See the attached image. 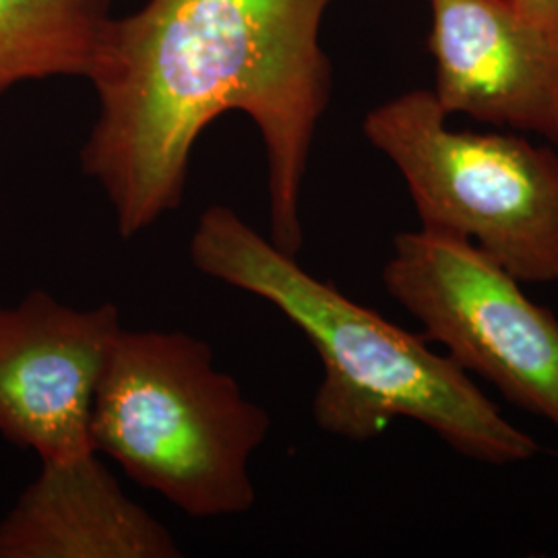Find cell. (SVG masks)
Listing matches in <instances>:
<instances>
[{
	"label": "cell",
	"mask_w": 558,
	"mask_h": 558,
	"mask_svg": "<svg viewBox=\"0 0 558 558\" xmlns=\"http://www.w3.org/2000/svg\"><path fill=\"white\" fill-rule=\"evenodd\" d=\"M521 13L558 29V0H511Z\"/></svg>",
	"instance_id": "obj_10"
},
{
	"label": "cell",
	"mask_w": 558,
	"mask_h": 558,
	"mask_svg": "<svg viewBox=\"0 0 558 558\" xmlns=\"http://www.w3.org/2000/svg\"><path fill=\"white\" fill-rule=\"evenodd\" d=\"M112 0H0V96L21 83L89 80Z\"/></svg>",
	"instance_id": "obj_9"
},
{
	"label": "cell",
	"mask_w": 558,
	"mask_h": 558,
	"mask_svg": "<svg viewBox=\"0 0 558 558\" xmlns=\"http://www.w3.org/2000/svg\"><path fill=\"white\" fill-rule=\"evenodd\" d=\"M269 428L267 410L216 366L203 339L124 327L104 366L89 424L98 456L195 519L253 509L251 459Z\"/></svg>",
	"instance_id": "obj_3"
},
{
	"label": "cell",
	"mask_w": 558,
	"mask_h": 558,
	"mask_svg": "<svg viewBox=\"0 0 558 558\" xmlns=\"http://www.w3.org/2000/svg\"><path fill=\"white\" fill-rule=\"evenodd\" d=\"M120 331L110 302L80 311L32 290L0 306V437L40 461L96 451L92 408Z\"/></svg>",
	"instance_id": "obj_6"
},
{
	"label": "cell",
	"mask_w": 558,
	"mask_h": 558,
	"mask_svg": "<svg viewBox=\"0 0 558 558\" xmlns=\"http://www.w3.org/2000/svg\"><path fill=\"white\" fill-rule=\"evenodd\" d=\"M0 519V558H179L172 532L129 499L96 451L40 461Z\"/></svg>",
	"instance_id": "obj_8"
},
{
	"label": "cell",
	"mask_w": 558,
	"mask_h": 558,
	"mask_svg": "<svg viewBox=\"0 0 558 558\" xmlns=\"http://www.w3.org/2000/svg\"><path fill=\"white\" fill-rule=\"evenodd\" d=\"M333 0H147L112 17L89 83L100 112L81 168L135 239L182 203L201 133L226 112L255 122L267 158L269 240L302 248L300 199L331 62L320 27Z\"/></svg>",
	"instance_id": "obj_1"
},
{
	"label": "cell",
	"mask_w": 558,
	"mask_h": 558,
	"mask_svg": "<svg viewBox=\"0 0 558 558\" xmlns=\"http://www.w3.org/2000/svg\"><path fill=\"white\" fill-rule=\"evenodd\" d=\"M383 283L424 339L558 435V317L519 279L468 240L418 228L393 239Z\"/></svg>",
	"instance_id": "obj_5"
},
{
	"label": "cell",
	"mask_w": 558,
	"mask_h": 558,
	"mask_svg": "<svg viewBox=\"0 0 558 558\" xmlns=\"http://www.w3.org/2000/svg\"><path fill=\"white\" fill-rule=\"evenodd\" d=\"M362 133L398 168L420 228L468 240L523 286L558 283L557 147L453 129L433 89L375 106Z\"/></svg>",
	"instance_id": "obj_4"
},
{
	"label": "cell",
	"mask_w": 558,
	"mask_h": 558,
	"mask_svg": "<svg viewBox=\"0 0 558 558\" xmlns=\"http://www.w3.org/2000/svg\"><path fill=\"white\" fill-rule=\"evenodd\" d=\"M433 94L453 117L558 149V29L511 0H428Z\"/></svg>",
	"instance_id": "obj_7"
},
{
	"label": "cell",
	"mask_w": 558,
	"mask_h": 558,
	"mask_svg": "<svg viewBox=\"0 0 558 558\" xmlns=\"http://www.w3.org/2000/svg\"><path fill=\"white\" fill-rule=\"evenodd\" d=\"M201 274L269 302L313 343L323 379L313 399L320 430L375 439L396 420H414L456 453L507 468L536 458L539 445L428 339L302 269L294 255L260 236L230 207L201 214L191 239Z\"/></svg>",
	"instance_id": "obj_2"
}]
</instances>
